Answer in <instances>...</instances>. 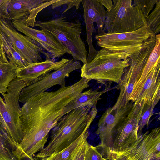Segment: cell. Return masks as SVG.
<instances>
[{"instance_id":"cell-1","label":"cell","mask_w":160,"mask_h":160,"mask_svg":"<svg viewBox=\"0 0 160 160\" xmlns=\"http://www.w3.org/2000/svg\"><path fill=\"white\" fill-rule=\"evenodd\" d=\"M89 82L81 78L72 85L42 92L23 104L20 119L23 138L18 147L21 153L32 156L44 148L49 132L63 116L64 108L89 87Z\"/></svg>"},{"instance_id":"cell-2","label":"cell","mask_w":160,"mask_h":160,"mask_svg":"<svg viewBox=\"0 0 160 160\" xmlns=\"http://www.w3.org/2000/svg\"><path fill=\"white\" fill-rule=\"evenodd\" d=\"M96 107H82L62 116L52 129L47 146L36 154L35 158L42 159L60 151L88 129L98 112Z\"/></svg>"},{"instance_id":"cell-3","label":"cell","mask_w":160,"mask_h":160,"mask_svg":"<svg viewBox=\"0 0 160 160\" xmlns=\"http://www.w3.org/2000/svg\"><path fill=\"white\" fill-rule=\"evenodd\" d=\"M81 25L79 19L70 21L66 17L61 16L48 21L36 20L35 26L52 34L74 60L80 61L85 64L87 63L88 53L81 37Z\"/></svg>"},{"instance_id":"cell-4","label":"cell","mask_w":160,"mask_h":160,"mask_svg":"<svg viewBox=\"0 0 160 160\" xmlns=\"http://www.w3.org/2000/svg\"><path fill=\"white\" fill-rule=\"evenodd\" d=\"M129 61L128 55L124 52L102 48L92 61L82 66L80 76L90 81H109L118 84Z\"/></svg>"},{"instance_id":"cell-5","label":"cell","mask_w":160,"mask_h":160,"mask_svg":"<svg viewBox=\"0 0 160 160\" xmlns=\"http://www.w3.org/2000/svg\"><path fill=\"white\" fill-rule=\"evenodd\" d=\"M111 10L107 12L104 30L108 33H121L135 31L147 25L143 14L131 0H113Z\"/></svg>"},{"instance_id":"cell-6","label":"cell","mask_w":160,"mask_h":160,"mask_svg":"<svg viewBox=\"0 0 160 160\" xmlns=\"http://www.w3.org/2000/svg\"><path fill=\"white\" fill-rule=\"evenodd\" d=\"M155 35L147 25L134 31L121 33L97 35V44L102 48L126 53L130 57L155 39Z\"/></svg>"},{"instance_id":"cell-7","label":"cell","mask_w":160,"mask_h":160,"mask_svg":"<svg viewBox=\"0 0 160 160\" xmlns=\"http://www.w3.org/2000/svg\"><path fill=\"white\" fill-rule=\"evenodd\" d=\"M155 43V39L129 57V65L124 70L121 82L114 88L120 89V92L116 102L111 107L112 109L125 108L131 102L128 100L129 97L141 75Z\"/></svg>"},{"instance_id":"cell-8","label":"cell","mask_w":160,"mask_h":160,"mask_svg":"<svg viewBox=\"0 0 160 160\" xmlns=\"http://www.w3.org/2000/svg\"><path fill=\"white\" fill-rule=\"evenodd\" d=\"M0 32L29 63L43 61L42 54L52 59L38 42L18 32L10 19L0 17Z\"/></svg>"},{"instance_id":"cell-9","label":"cell","mask_w":160,"mask_h":160,"mask_svg":"<svg viewBox=\"0 0 160 160\" xmlns=\"http://www.w3.org/2000/svg\"><path fill=\"white\" fill-rule=\"evenodd\" d=\"M145 100L134 102L127 115L116 128L111 149L108 152H122L133 145L138 139V126Z\"/></svg>"},{"instance_id":"cell-10","label":"cell","mask_w":160,"mask_h":160,"mask_svg":"<svg viewBox=\"0 0 160 160\" xmlns=\"http://www.w3.org/2000/svg\"><path fill=\"white\" fill-rule=\"evenodd\" d=\"M81 67L79 61L69 59L58 69L42 76L24 88L19 96V103L23 104L29 98L55 85H59L61 87L66 86L65 78L68 77L70 73Z\"/></svg>"},{"instance_id":"cell-11","label":"cell","mask_w":160,"mask_h":160,"mask_svg":"<svg viewBox=\"0 0 160 160\" xmlns=\"http://www.w3.org/2000/svg\"><path fill=\"white\" fill-rule=\"evenodd\" d=\"M82 3L86 31V42L89 48L87 59L88 63L92 60L98 52L94 48L92 42V34L96 32L94 23H96L98 27L97 35L105 34L104 25L107 12L98 0H82Z\"/></svg>"},{"instance_id":"cell-12","label":"cell","mask_w":160,"mask_h":160,"mask_svg":"<svg viewBox=\"0 0 160 160\" xmlns=\"http://www.w3.org/2000/svg\"><path fill=\"white\" fill-rule=\"evenodd\" d=\"M114 154L125 155L128 160H160V128L142 134L131 147Z\"/></svg>"},{"instance_id":"cell-13","label":"cell","mask_w":160,"mask_h":160,"mask_svg":"<svg viewBox=\"0 0 160 160\" xmlns=\"http://www.w3.org/2000/svg\"><path fill=\"white\" fill-rule=\"evenodd\" d=\"M58 0H10L8 11L10 19L28 27H35L38 14Z\"/></svg>"},{"instance_id":"cell-14","label":"cell","mask_w":160,"mask_h":160,"mask_svg":"<svg viewBox=\"0 0 160 160\" xmlns=\"http://www.w3.org/2000/svg\"><path fill=\"white\" fill-rule=\"evenodd\" d=\"M133 103L131 102L125 108L113 109L111 107L106 110L100 118L96 133L99 135L100 146L104 148L107 152L110 149L112 144L116 128L127 116Z\"/></svg>"},{"instance_id":"cell-15","label":"cell","mask_w":160,"mask_h":160,"mask_svg":"<svg viewBox=\"0 0 160 160\" xmlns=\"http://www.w3.org/2000/svg\"><path fill=\"white\" fill-rule=\"evenodd\" d=\"M12 22L17 31L38 42L50 55L52 59L54 60L66 53L54 37L47 31L43 29H36L20 22L14 21H12Z\"/></svg>"},{"instance_id":"cell-16","label":"cell","mask_w":160,"mask_h":160,"mask_svg":"<svg viewBox=\"0 0 160 160\" xmlns=\"http://www.w3.org/2000/svg\"><path fill=\"white\" fill-rule=\"evenodd\" d=\"M160 63L155 66L143 80L134 86L129 98L133 102L145 100L150 101L160 88Z\"/></svg>"},{"instance_id":"cell-17","label":"cell","mask_w":160,"mask_h":160,"mask_svg":"<svg viewBox=\"0 0 160 160\" xmlns=\"http://www.w3.org/2000/svg\"><path fill=\"white\" fill-rule=\"evenodd\" d=\"M69 60L62 58L55 62L51 59H46L42 62L30 63L24 68L18 69L17 78L22 79L28 86L42 76L58 69Z\"/></svg>"},{"instance_id":"cell-18","label":"cell","mask_w":160,"mask_h":160,"mask_svg":"<svg viewBox=\"0 0 160 160\" xmlns=\"http://www.w3.org/2000/svg\"><path fill=\"white\" fill-rule=\"evenodd\" d=\"M0 133L12 148L15 145V149L23 138L21 125L18 123L8 112L3 98L0 95Z\"/></svg>"},{"instance_id":"cell-19","label":"cell","mask_w":160,"mask_h":160,"mask_svg":"<svg viewBox=\"0 0 160 160\" xmlns=\"http://www.w3.org/2000/svg\"><path fill=\"white\" fill-rule=\"evenodd\" d=\"M109 89L108 87L101 91H99L98 89L93 90L90 89L82 92L65 106L63 111V116L72 110L80 107H96L98 102L101 99V96Z\"/></svg>"},{"instance_id":"cell-20","label":"cell","mask_w":160,"mask_h":160,"mask_svg":"<svg viewBox=\"0 0 160 160\" xmlns=\"http://www.w3.org/2000/svg\"><path fill=\"white\" fill-rule=\"evenodd\" d=\"M0 42L7 58L10 63L19 69L24 68L30 64L18 52L0 32Z\"/></svg>"},{"instance_id":"cell-21","label":"cell","mask_w":160,"mask_h":160,"mask_svg":"<svg viewBox=\"0 0 160 160\" xmlns=\"http://www.w3.org/2000/svg\"><path fill=\"white\" fill-rule=\"evenodd\" d=\"M18 69L9 61H0V94L6 93L9 83L17 78Z\"/></svg>"},{"instance_id":"cell-22","label":"cell","mask_w":160,"mask_h":160,"mask_svg":"<svg viewBox=\"0 0 160 160\" xmlns=\"http://www.w3.org/2000/svg\"><path fill=\"white\" fill-rule=\"evenodd\" d=\"M89 136L88 129L86 130L74 142L62 151L52 154L41 160H68L75 150Z\"/></svg>"},{"instance_id":"cell-23","label":"cell","mask_w":160,"mask_h":160,"mask_svg":"<svg viewBox=\"0 0 160 160\" xmlns=\"http://www.w3.org/2000/svg\"><path fill=\"white\" fill-rule=\"evenodd\" d=\"M160 99V88H159L154 93L152 99L145 102L144 105L141 118L139 121L138 135L142 134V130L144 127L148 126L150 119L153 114L155 106L158 102Z\"/></svg>"},{"instance_id":"cell-24","label":"cell","mask_w":160,"mask_h":160,"mask_svg":"<svg viewBox=\"0 0 160 160\" xmlns=\"http://www.w3.org/2000/svg\"><path fill=\"white\" fill-rule=\"evenodd\" d=\"M155 38V43L154 48L150 53L138 80L135 85L142 81L153 68L160 62V34L156 35Z\"/></svg>"},{"instance_id":"cell-25","label":"cell","mask_w":160,"mask_h":160,"mask_svg":"<svg viewBox=\"0 0 160 160\" xmlns=\"http://www.w3.org/2000/svg\"><path fill=\"white\" fill-rule=\"evenodd\" d=\"M147 25L156 35L160 32V0H157L152 11L146 18Z\"/></svg>"},{"instance_id":"cell-26","label":"cell","mask_w":160,"mask_h":160,"mask_svg":"<svg viewBox=\"0 0 160 160\" xmlns=\"http://www.w3.org/2000/svg\"><path fill=\"white\" fill-rule=\"evenodd\" d=\"M0 160H18L10 146L0 133Z\"/></svg>"},{"instance_id":"cell-27","label":"cell","mask_w":160,"mask_h":160,"mask_svg":"<svg viewBox=\"0 0 160 160\" xmlns=\"http://www.w3.org/2000/svg\"><path fill=\"white\" fill-rule=\"evenodd\" d=\"M157 0H134L132 4L139 7L146 19L153 9Z\"/></svg>"},{"instance_id":"cell-28","label":"cell","mask_w":160,"mask_h":160,"mask_svg":"<svg viewBox=\"0 0 160 160\" xmlns=\"http://www.w3.org/2000/svg\"><path fill=\"white\" fill-rule=\"evenodd\" d=\"M82 1V0H58L57 1L53 3L51 5V8L52 9H53L61 6L67 5V7L63 11L62 13L63 14L73 7H75L76 10L78 9Z\"/></svg>"},{"instance_id":"cell-29","label":"cell","mask_w":160,"mask_h":160,"mask_svg":"<svg viewBox=\"0 0 160 160\" xmlns=\"http://www.w3.org/2000/svg\"><path fill=\"white\" fill-rule=\"evenodd\" d=\"M87 140L78 147L68 160H84L86 152L89 145Z\"/></svg>"},{"instance_id":"cell-30","label":"cell","mask_w":160,"mask_h":160,"mask_svg":"<svg viewBox=\"0 0 160 160\" xmlns=\"http://www.w3.org/2000/svg\"><path fill=\"white\" fill-rule=\"evenodd\" d=\"M84 160H106L98 150L96 147L89 144L87 148Z\"/></svg>"},{"instance_id":"cell-31","label":"cell","mask_w":160,"mask_h":160,"mask_svg":"<svg viewBox=\"0 0 160 160\" xmlns=\"http://www.w3.org/2000/svg\"><path fill=\"white\" fill-rule=\"evenodd\" d=\"M10 0H0V17L10 19L8 11Z\"/></svg>"},{"instance_id":"cell-32","label":"cell","mask_w":160,"mask_h":160,"mask_svg":"<svg viewBox=\"0 0 160 160\" xmlns=\"http://www.w3.org/2000/svg\"><path fill=\"white\" fill-rule=\"evenodd\" d=\"M108 157L106 160H128L127 157L124 155L117 154L108 152Z\"/></svg>"},{"instance_id":"cell-33","label":"cell","mask_w":160,"mask_h":160,"mask_svg":"<svg viewBox=\"0 0 160 160\" xmlns=\"http://www.w3.org/2000/svg\"><path fill=\"white\" fill-rule=\"evenodd\" d=\"M98 1L103 7L107 8L108 12L112 9L113 5L112 1L111 0H98Z\"/></svg>"},{"instance_id":"cell-34","label":"cell","mask_w":160,"mask_h":160,"mask_svg":"<svg viewBox=\"0 0 160 160\" xmlns=\"http://www.w3.org/2000/svg\"><path fill=\"white\" fill-rule=\"evenodd\" d=\"M0 61L7 62H9L0 42Z\"/></svg>"},{"instance_id":"cell-35","label":"cell","mask_w":160,"mask_h":160,"mask_svg":"<svg viewBox=\"0 0 160 160\" xmlns=\"http://www.w3.org/2000/svg\"><path fill=\"white\" fill-rule=\"evenodd\" d=\"M24 160H38L35 158H33V156H25L23 158Z\"/></svg>"}]
</instances>
